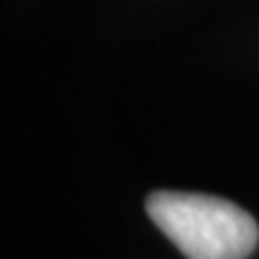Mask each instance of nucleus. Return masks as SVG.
I'll use <instances>...</instances> for the list:
<instances>
[{
  "label": "nucleus",
  "instance_id": "nucleus-1",
  "mask_svg": "<svg viewBox=\"0 0 259 259\" xmlns=\"http://www.w3.org/2000/svg\"><path fill=\"white\" fill-rule=\"evenodd\" d=\"M151 221L187 259H245L257 247L259 228L238 204L192 192H154Z\"/></svg>",
  "mask_w": 259,
  "mask_h": 259
}]
</instances>
